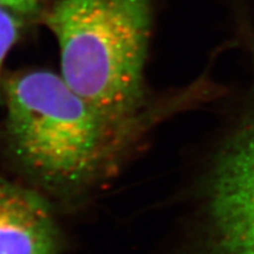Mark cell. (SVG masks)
Returning a JSON list of instances; mask_svg holds the SVG:
<instances>
[{
  "instance_id": "6da1fadb",
  "label": "cell",
  "mask_w": 254,
  "mask_h": 254,
  "mask_svg": "<svg viewBox=\"0 0 254 254\" xmlns=\"http://www.w3.org/2000/svg\"><path fill=\"white\" fill-rule=\"evenodd\" d=\"M39 19L58 40L64 80L132 136L144 117L151 0H56Z\"/></svg>"
},
{
  "instance_id": "7a4b0ae2",
  "label": "cell",
  "mask_w": 254,
  "mask_h": 254,
  "mask_svg": "<svg viewBox=\"0 0 254 254\" xmlns=\"http://www.w3.org/2000/svg\"><path fill=\"white\" fill-rule=\"evenodd\" d=\"M2 105L9 147L28 172L51 189L90 183L128 140L62 75L50 71L6 78Z\"/></svg>"
},
{
  "instance_id": "3957f363",
  "label": "cell",
  "mask_w": 254,
  "mask_h": 254,
  "mask_svg": "<svg viewBox=\"0 0 254 254\" xmlns=\"http://www.w3.org/2000/svg\"><path fill=\"white\" fill-rule=\"evenodd\" d=\"M196 254H254V103L228 123L200 186Z\"/></svg>"
},
{
  "instance_id": "277c9868",
  "label": "cell",
  "mask_w": 254,
  "mask_h": 254,
  "mask_svg": "<svg viewBox=\"0 0 254 254\" xmlns=\"http://www.w3.org/2000/svg\"><path fill=\"white\" fill-rule=\"evenodd\" d=\"M60 241L46 200L0 178V254H58Z\"/></svg>"
},
{
  "instance_id": "5b68a950",
  "label": "cell",
  "mask_w": 254,
  "mask_h": 254,
  "mask_svg": "<svg viewBox=\"0 0 254 254\" xmlns=\"http://www.w3.org/2000/svg\"><path fill=\"white\" fill-rule=\"evenodd\" d=\"M21 28V17L0 6V104H2V65L8 52L20 38Z\"/></svg>"
},
{
  "instance_id": "8992f818",
  "label": "cell",
  "mask_w": 254,
  "mask_h": 254,
  "mask_svg": "<svg viewBox=\"0 0 254 254\" xmlns=\"http://www.w3.org/2000/svg\"><path fill=\"white\" fill-rule=\"evenodd\" d=\"M45 0H0V6L19 17L39 14L44 8Z\"/></svg>"
}]
</instances>
